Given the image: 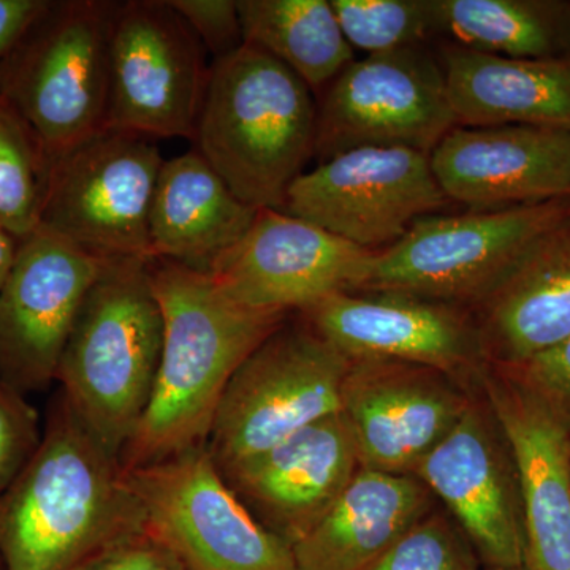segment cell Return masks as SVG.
Wrapping results in <instances>:
<instances>
[{
  "instance_id": "4fadbf2b",
  "label": "cell",
  "mask_w": 570,
  "mask_h": 570,
  "mask_svg": "<svg viewBox=\"0 0 570 570\" xmlns=\"http://www.w3.org/2000/svg\"><path fill=\"white\" fill-rule=\"evenodd\" d=\"M105 258L39 227L18 242L0 288V379L41 392L58 377L67 341Z\"/></svg>"
},
{
  "instance_id": "ba28073f",
  "label": "cell",
  "mask_w": 570,
  "mask_h": 570,
  "mask_svg": "<svg viewBox=\"0 0 570 570\" xmlns=\"http://www.w3.org/2000/svg\"><path fill=\"white\" fill-rule=\"evenodd\" d=\"M126 478L146 531L184 570H298L292 547L236 497L206 445L130 469Z\"/></svg>"
},
{
  "instance_id": "5b68a950",
  "label": "cell",
  "mask_w": 570,
  "mask_h": 570,
  "mask_svg": "<svg viewBox=\"0 0 570 570\" xmlns=\"http://www.w3.org/2000/svg\"><path fill=\"white\" fill-rule=\"evenodd\" d=\"M118 2H50L0 69V97L52 160L107 129Z\"/></svg>"
},
{
  "instance_id": "277c9868",
  "label": "cell",
  "mask_w": 570,
  "mask_h": 570,
  "mask_svg": "<svg viewBox=\"0 0 570 570\" xmlns=\"http://www.w3.org/2000/svg\"><path fill=\"white\" fill-rule=\"evenodd\" d=\"M163 344L151 258H105L56 382L78 417L119 459L148 406Z\"/></svg>"
},
{
  "instance_id": "8992f818",
  "label": "cell",
  "mask_w": 570,
  "mask_h": 570,
  "mask_svg": "<svg viewBox=\"0 0 570 570\" xmlns=\"http://www.w3.org/2000/svg\"><path fill=\"white\" fill-rule=\"evenodd\" d=\"M570 197L508 212L430 214L377 250L360 292H396L474 309L547 232Z\"/></svg>"
},
{
  "instance_id": "30bf717a",
  "label": "cell",
  "mask_w": 570,
  "mask_h": 570,
  "mask_svg": "<svg viewBox=\"0 0 570 570\" xmlns=\"http://www.w3.org/2000/svg\"><path fill=\"white\" fill-rule=\"evenodd\" d=\"M456 126L444 70L426 45L377 52L326 86L314 157L325 163L367 146L431 154Z\"/></svg>"
},
{
  "instance_id": "e0dca14e",
  "label": "cell",
  "mask_w": 570,
  "mask_h": 570,
  "mask_svg": "<svg viewBox=\"0 0 570 570\" xmlns=\"http://www.w3.org/2000/svg\"><path fill=\"white\" fill-rule=\"evenodd\" d=\"M449 198L468 212H508L570 195V132L530 126H456L430 154Z\"/></svg>"
},
{
  "instance_id": "4dcf8cb0",
  "label": "cell",
  "mask_w": 570,
  "mask_h": 570,
  "mask_svg": "<svg viewBox=\"0 0 570 570\" xmlns=\"http://www.w3.org/2000/svg\"><path fill=\"white\" fill-rule=\"evenodd\" d=\"M494 366L538 397L570 431V336L558 346L517 365Z\"/></svg>"
},
{
  "instance_id": "f546056e",
  "label": "cell",
  "mask_w": 570,
  "mask_h": 570,
  "mask_svg": "<svg viewBox=\"0 0 570 570\" xmlns=\"http://www.w3.org/2000/svg\"><path fill=\"white\" fill-rule=\"evenodd\" d=\"M43 438L39 411L0 379V498L20 478Z\"/></svg>"
},
{
  "instance_id": "603a6c76",
  "label": "cell",
  "mask_w": 570,
  "mask_h": 570,
  "mask_svg": "<svg viewBox=\"0 0 570 570\" xmlns=\"http://www.w3.org/2000/svg\"><path fill=\"white\" fill-rule=\"evenodd\" d=\"M261 209L239 200L197 151L165 160L149 213V255L212 275Z\"/></svg>"
},
{
  "instance_id": "e575fe53",
  "label": "cell",
  "mask_w": 570,
  "mask_h": 570,
  "mask_svg": "<svg viewBox=\"0 0 570 570\" xmlns=\"http://www.w3.org/2000/svg\"><path fill=\"white\" fill-rule=\"evenodd\" d=\"M18 239L0 228V288L6 283L14 254H17Z\"/></svg>"
},
{
  "instance_id": "9a60e30c",
  "label": "cell",
  "mask_w": 570,
  "mask_h": 570,
  "mask_svg": "<svg viewBox=\"0 0 570 570\" xmlns=\"http://www.w3.org/2000/svg\"><path fill=\"white\" fill-rule=\"evenodd\" d=\"M351 360H392L449 376L487 362L471 311L396 292H344L302 313Z\"/></svg>"
},
{
  "instance_id": "7402d4cb",
  "label": "cell",
  "mask_w": 570,
  "mask_h": 570,
  "mask_svg": "<svg viewBox=\"0 0 570 570\" xmlns=\"http://www.w3.org/2000/svg\"><path fill=\"white\" fill-rule=\"evenodd\" d=\"M438 58L459 126L570 132V55L502 58L442 41Z\"/></svg>"
},
{
  "instance_id": "6da1fadb",
  "label": "cell",
  "mask_w": 570,
  "mask_h": 570,
  "mask_svg": "<svg viewBox=\"0 0 570 570\" xmlns=\"http://www.w3.org/2000/svg\"><path fill=\"white\" fill-rule=\"evenodd\" d=\"M145 531V512L121 459L58 390L39 450L0 498L6 570H80Z\"/></svg>"
},
{
  "instance_id": "8fae6325",
  "label": "cell",
  "mask_w": 570,
  "mask_h": 570,
  "mask_svg": "<svg viewBox=\"0 0 570 570\" xmlns=\"http://www.w3.org/2000/svg\"><path fill=\"white\" fill-rule=\"evenodd\" d=\"M205 56L168 0L118 2L110 40L107 129L194 140L208 86Z\"/></svg>"
},
{
  "instance_id": "ffe728a7",
  "label": "cell",
  "mask_w": 570,
  "mask_h": 570,
  "mask_svg": "<svg viewBox=\"0 0 570 570\" xmlns=\"http://www.w3.org/2000/svg\"><path fill=\"white\" fill-rule=\"evenodd\" d=\"M487 395L519 483L531 570H570V431L504 374H485Z\"/></svg>"
},
{
  "instance_id": "d590c367",
  "label": "cell",
  "mask_w": 570,
  "mask_h": 570,
  "mask_svg": "<svg viewBox=\"0 0 570 570\" xmlns=\"http://www.w3.org/2000/svg\"><path fill=\"white\" fill-rule=\"evenodd\" d=\"M490 570H531L528 568L527 564L523 566H515V568H497V569H490Z\"/></svg>"
},
{
  "instance_id": "4316f807",
  "label": "cell",
  "mask_w": 570,
  "mask_h": 570,
  "mask_svg": "<svg viewBox=\"0 0 570 570\" xmlns=\"http://www.w3.org/2000/svg\"><path fill=\"white\" fill-rule=\"evenodd\" d=\"M51 159L3 97H0V228L20 239L40 225Z\"/></svg>"
},
{
  "instance_id": "8d00e7d4",
  "label": "cell",
  "mask_w": 570,
  "mask_h": 570,
  "mask_svg": "<svg viewBox=\"0 0 570 570\" xmlns=\"http://www.w3.org/2000/svg\"><path fill=\"white\" fill-rule=\"evenodd\" d=\"M0 570H6V566H3L2 557H0Z\"/></svg>"
},
{
  "instance_id": "836d02e7",
  "label": "cell",
  "mask_w": 570,
  "mask_h": 570,
  "mask_svg": "<svg viewBox=\"0 0 570 570\" xmlns=\"http://www.w3.org/2000/svg\"><path fill=\"white\" fill-rule=\"evenodd\" d=\"M50 0H0V69Z\"/></svg>"
},
{
  "instance_id": "1f68e13d",
  "label": "cell",
  "mask_w": 570,
  "mask_h": 570,
  "mask_svg": "<svg viewBox=\"0 0 570 570\" xmlns=\"http://www.w3.org/2000/svg\"><path fill=\"white\" fill-rule=\"evenodd\" d=\"M214 61L245 45L234 0H168Z\"/></svg>"
},
{
  "instance_id": "f1b7e54d",
  "label": "cell",
  "mask_w": 570,
  "mask_h": 570,
  "mask_svg": "<svg viewBox=\"0 0 570 570\" xmlns=\"http://www.w3.org/2000/svg\"><path fill=\"white\" fill-rule=\"evenodd\" d=\"M480 564L460 527L426 513L367 570H480Z\"/></svg>"
},
{
  "instance_id": "484cf974",
  "label": "cell",
  "mask_w": 570,
  "mask_h": 570,
  "mask_svg": "<svg viewBox=\"0 0 570 570\" xmlns=\"http://www.w3.org/2000/svg\"><path fill=\"white\" fill-rule=\"evenodd\" d=\"M245 45L283 62L321 91L354 62L330 0H239Z\"/></svg>"
},
{
  "instance_id": "d6a6232c",
  "label": "cell",
  "mask_w": 570,
  "mask_h": 570,
  "mask_svg": "<svg viewBox=\"0 0 570 570\" xmlns=\"http://www.w3.org/2000/svg\"><path fill=\"white\" fill-rule=\"evenodd\" d=\"M80 570H184L174 553L148 531L124 540Z\"/></svg>"
},
{
  "instance_id": "7a4b0ae2",
  "label": "cell",
  "mask_w": 570,
  "mask_h": 570,
  "mask_svg": "<svg viewBox=\"0 0 570 570\" xmlns=\"http://www.w3.org/2000/svg\"><path fill=\"white\" fill-rule=\"evenodd\" d=\"M164 344L151 397L121 455L126 471L206 445L225 387L291 314L239 305L205 273L153 261Z\"/></svg>"
},
{
  "instance_id": "83f0119b",
  "label": "cell",
  "mask_w": 570,
  "mask_h": 570,
  "mask_svg": "<svg viewBox=\"0 0 570 570\" xmlns=\"http://www.w3.org/2000/svg\"><path fill=\"white\" fill-rule=\"evenodd\" d=\"M341 31L367 55L420 47L438 39L434 0H330Z\"/></svg>"
},
{
  "instance_id": "5bb4252c",
  "label": "cell",
  "mask_w": 570,
  "mask_h": 570,
  "mask_svg": "<svg viewBox=\"0 0 570 570\" xmlns=\"http://www.w3.org/2000/svg\"><path fill=\"white\" fill-rule=\"evenodd\" d=\"M376 253L281 209H261L209 276L239 305L303 313L328 296L362 291Z\"/></svg>"
},
{
  "instance_id": "cb8c5ba5",
  "label": "cell",
  "mask_w": 570,
  "mask_h": 570,
  "mask_svg": "<svg viewBox=\"0 0 570 570\" xmlns=\"http://www.w3.org/2000/svg\"><path fill=\"white\" fill-rule=\"evenodd\" d=\"M412 474L360 469L333 508L292 550L298 570H367L430 510Z\"/></svg>"
},
{
  "instance_id": "52a82bcc",
  "label": "cell",
  "mask_w": 570,
  "mask_h": 570,
  "mask_svg": "<svg viewBox=\"0 0 570 570\" xmlns=\"http://www.w3.org/2000/svg\"><path fill=\"white\" fill-rule=\"evenodd\" d=\"M351 365L305 321L285 322L225 387L206 442L214 464L234 468L340 412Z\"/></svg>"
},
{
  "instance_id": "ac0fdd59",
  "label": "cell",
  "mask_w": 570,
  "mask_h": 570,
  "mask_svg": "<svg viewBox=\"0 0 570 570\" xmlns=\"http://www.w3.org/2000/svg\"><path fill=\"white\" fill-rule=\"evenodd\" d=\"M360 469L354 434L340 411L220 474L266 530L294 547Z\"/></svg>"
},
{
  "instance_id": "d4e9b609",
  "label": "cell",
  "mask_w": 570,
  "mask_h": 570,
  "mask_svg": "<svg viewBox=\"0 0 570 570\" xmlns=\"http://www.w3.org/2000/svg\"><path fill=\"white\" fill-rule=\"evenodd\" d=\"M438 37L513 59L570 55V0H434Z\"/></svg>"
},
{
  "instance_id": "74e56055",
  "label": "cell",
  "mask_w": 570,
  "mask_h": 570,
  "mask_svg": "<svg viewBox=\"0 0 570 570\" xmlns=\"http://www.w3.org/2000/svg\"><path fill=\"white\" fill-rule=\"evenodd\" d=\"M569 197H570V195H569Z\"/></svg>"
},
{
  "instance_id": "2e32d148",
  "label": "cell",
  "mask_w": 570,
  "mask_h": 570,
  "mask_svg": "<svg viewBox=\"0 0 570 570\" xmlns=\"http://www.w3.org/2000/svg\"><path fill=\"white\" fill-rule=\"evenodd\" d=\"M433 367L352 360L343 406L362 468L412 474L453 426L471 401Z\"/></svg>"
},
{
  "instance_id": "7c38bea8",
  "label": "cell",
  "mask_w": 570,
  "mask_h": 570,
  "mask_svg": "<svg viewBox=\"0 0 570 570\" xmlns=\"http://www.w3.org/2000/svg\"><path fill=\"white\" fill-rule=\"evenodd\" d=\"M449 205L431 170L430 154L367 146L337 154L299 175L281 212L356 246L382 250L420 217Z\"/></svg>"
},
{
  "instance_id": "9c48e42d",
  "label": "cell",
  "mask_w": 570,
  "mask_h": 570,
  "mask_svg": "<svg viewBox=\"0 0 570 570\" xmlns=\"http://www.w3.org/2000/svg\"><path fill=\"white\" fill-rule=\"evenodd\" d=\"M164 163L151 138L104 129L52 160L39 227L100 258H151L149 213Z\"/></svg>"
},
{
  "instance_id": "44dd1931",
  "label": "cell",
  "mask_w": 570,
  "mask_h": 570,
  "mask_svg": "<svg viewBox=\"0 0 570 570\" xmlns=\"http://www.w3.org/2000/svg\"><path fill=\"white\" fill-rule=\"evenodd\" d=\"M487 362L517 365L570 336V216L547 232L480 305Z\"/></svg>"
},
{
  "instance_id": "3957f363",
  "label": "cell",
  "mask_w": 570,
  "mask_h": 570,
  "mask_svg": "<svg viewBox=\"0 0 570 570\" xmlns=\"http://www.w3.org/2000/svg\"><path fill=\"white\" fill-rule=\"evenodd\" d=\"M317 105L298 75L250 45L209 66L195 151L232 193L257 209H283L314 157Z\"/></svg>"
},
{
  "instance_id": "d6986e66",
  "label": "cell",
  "mask_w": 570,
  "mask_h": 570,
  "mask_svg": "<svg viewBox=\"0 0 570 570\" xmlns=\"http://www.w3.org/2000/svg\"><path fill=\"white\" fill-rule=\"evenodd\" d=\"M490 426L471 403L412 475L445 502L483 564L515 568L527 564L519 483Z\"/></svg>"
}]
</instances>
